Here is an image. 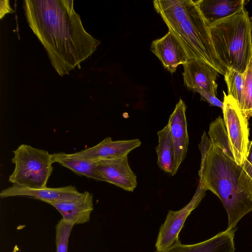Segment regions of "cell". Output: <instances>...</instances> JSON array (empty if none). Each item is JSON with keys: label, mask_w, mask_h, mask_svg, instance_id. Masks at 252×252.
<instances>
[{"label": "cell", "mask_w": 252, "mask_h": 252, "mask_svg": "<svg viewBox=\"0 0 252 252\" xmlns=\"http://www.w3.org/2000/svg\"><path fill=\"white\" fill-rule=\"evenodd\" d=\"M29 25L61 76L90 57L100 41L84 29L72 0H25Z\"/></svg>", "instance_id": "obj_1"}, {"label": "cell", "mask_w": 252, "mask_h": 252, "mask_svg": "<svg viewBox=\"0 0 252 252\" xmlns=\"http://www.w3.org/2000/svg\"><path fill=\"white\" fill-rule=\"evenodd\" d=\"M205 131L199 145L201 152L199 185L221 201L228 218L227 229L235 228L252 211V178L234 160L223 120L219 117Z\"/></svg>", "instance_id": "obj_2"}, {"label": "cell", "mask_w": 252, "mask_h": 252, "mask_svg": "<svg viewBox=\"0 0 252 252\" xmlns=\"http://www.w3.org/2000/svg\"><path fill=\"white\" fill-rule=\"evenodd\" d=\"M153 4L189 60L204 62L224 75L227 68L216 54L208 27L194 0H157Z\"/></svg>", "instance_id": "obj_3"}, {"label": "cell", "mask_w": 252, "mask_h": 252, "mask_svg": "<svg viewBox=\"0 0 252 252\" xmlns=\"http://www.w3.org/2000/svg\"><path fill=\"white\" fill-rule=\"evenodd\" d=\"M216 54L227 68L244 73L252 57L251 22L245 7L208 27Z\"/></svg>", "instance_id": "obj_4"}, {"label": "cell", "mask_w": 252, "mask_h": 252, "mask_svg": "<svg viewBox=\"0 0 252 252\" xmlns=\"http://www.w3.org/2000/svg\"><path fill=\"white\" fill-rule=\"evenodd\" d=\"M13 153L11 161L15 166L9 177V181L13 186L31 189L47 187L53 171L52 154L24 144Z\"/></svg>", "instance_id": "obj_5"}, {"label": "cell", "mask_w": 252, "mask_h": 252, "mask_svg": "<svg viewBox=\"0 0 252 252\" xmlns=\"http://www.w3.org/2000/svg\"><path fill=\"white\" fill-rule=\"evenodd\" d=\"M223 93V121L236 162L243 166L248 156L249 141L248 119L242 113L236 101Z\"/></svg>", "instance_id": "obj_6"}, {"label": "cell", "mask_w": 252, "mask_h": 252, "mask_svg": "<svg viewBox=\"0 0 252 252\" xmlns=\"http://www.w3.org/2000/svg\"><path fill=\"white\" fill-rule=\"evenodd\" d=\"M205 192L198 184L192 199L186 206L179 211H169L164 222L160 227L156 243L157 251L164 250L179 240V234L186 219L199 205Z\"/></svg>", "instance_id": "obj_7"}, {"label": "cell", "mask_w": 252, "mask_h": 252, "mask_svg": "<svg viewBox=\"0 0 252 252\" xmlns=\"http://www.w3.org/2000/svg\"><path fill=\"white\" fill-rule=\"evenodd\" d=\"M95 172L102 181L125 190L133 191L137 187V176L129 166L127 156L97 161Z\"/></svg>", "instance_id": "obj_8"}, {"label": "cell", "mask_w": 252, "mask_h": 252, "mask_svg": "<svg viewBox=\"0 0 252 252\" xmlns=\"http://www.w3.org/2000/svg\"><path fill=\"white\" fill-rule=\"evenodd\" d=\"M184 85L189 90L202 91L215 96L217 94L216 80L219 72L207 63L198 60H189L183 64Z\"/></svg>", "instance_id": "obj_9"}, {"label": "cell", "mask_w": 252, "mask_h": 252, "mask_svg": "<svg viewBox=\"0 0 252 252\" xmlns=\"http://www.w3.org/2000/svg\"><path fill=\"white\" fill-rule=\"evenodd\" d=\"M187 106L185 102L180 99L170 115L168 125L174 147V167L171 176L175 175L182 161L186 157L189 136L186 116Z\"/></svg>", "instance_id": "obj_10"}, {"label": "cell", "mask_w": 252, "mask_h": 252, "mask_svg": "<svg viewBox=\"0 0 252 252\" xmlns=\"http://www.w3.org/2000/svg\"><path fill=\"white\" fill-rule=\"evenodd\" d=\"M141 144V142L138 139L113 141L111 137H108L94 146L70 155L83 159L98 161L127 156L132 150Z\"/></svg>", "instance_id": "obj_11"}, {"label": "cell", "mask_w": 252, "mask_h": 252, "mask_svg": "<svg viewBox=\"0 0 252 252\" xmlns=\"http://www.w3.org/2000/svg\"><path fill=\"white\" fill-rule=\"evenodd\" d=\"M151 50L171 73L189 60L180 41L170 31L162 37L153 41Z\"/></svg>", "instance_id": "obj_12"}, {"label": "cell", "mask_w": 252, "mask_h": 252, "mask_svg": "<svg viewBox=\"0 0 252 252\" xmlns=\"http://www.w3.org/2000/svg\"><path fill=\"white\" fill-rule=\"evenodd\" d=\"M81 193L73 186L41 189L12 186L2 190L0 192V197L4 198L13 196H28L48 203L73 200L78 198Z\"/></svg>", "instance_id": "obj_13"}, {"label": "cell", "mask_w": 252, "mask_h": 252, "mask_svg": "<svg viewBox=\"0 0 252 252\" xmlns=\"http://www.w3.org/2000/svg\"><path fill=\"white\" fill-rule=\"evenodd\" d=\"M235 228L226 229L208 240L195 244H182L179 240L169 247L155 252H235Z\"/></svg>", "instance_id": "obj_14"}, {"label": "cell", "mask_w": 252, "mask_h": 252, "mask_svg": "<svg viewBox=\"0 0 252 252\" xmlns=\"http://www.w3.org/2000/svg\"><path fill=\"white\" fill-rule=\"evenodd\" d=\"M47 203L54 207L63 219L74 225L88 222L94 210L93 195L87 191L82 193L78 198L73 200Z\"/></svg>", "instance_id": "obj_15"}, {"label": "cell", "mask_w": 252, "mask_h": 252, "mask_svg": "<svg viewBox=\"0 0 252 252\" xmlns=\"http://www.w3.org/2000/svg\"><path fill=\"white\" fill-rule=\"evenodd\" d=\"M208 27L238 12L247 1L245 0H194Z\"/></svg>", "instance_id": "obj_16"}, {"label": "cell", "mask_w": 252, "mask_h": 252, "mask_svg": "<svg viewBox=\"0 0 252 252\" xmlns=\"http://www.w3.org/2000/svg\"><path fill=\"white\" fill-rule=\"evenodd\" d=\"M52 157L54 163L57 162L79 176L102 181L95 172L97 161L73 157L64 152L53 154Z\"/></svg>", "instance_id": "obj_17"}, {"label": "cell", "mask_w": 252, "mask_h": 252, "mask_svg": "<svg viewBox=\"0 0 252 252\" xmlns=\"http://www.w3.org/2000/svg\"><path fill=\"white\" fill-rule=\"evenodd\" d=\"M157 134L158 143L155 149L158 156V165L161 170L171 175L174 167V153L168 124L158 131Z\"/></svg>", "instance_id": "obj_18"}, {"label": "cell", "mask_w": 252, "mask_h": 252, "mask_svg": "<svg viewBox=\"0 0 252 252\" xmlns=\"http://www.w3.org/2000/svg\"><path fill=\"white\" fill-rule=\"evenodd\" d=\"M224 76L228 89L227 95L234 98L241 109L243 101L244 74L227 68Z\"/></svg>", "instance_id": "obj_19"}, {"label": "cell", "mask_w": 252, "mask_h": 252, "mask_svg": "<svg viewBox=\"0 0 252 252\" xmlns=\"http://www.w3.org/2000/svg\"><path fill=\"white\" fill-rule=\"evenodd\" d=\"M242 106L240 109L247 118L252 117V57L244 73Z\"/></svg>", "instance_id": "obj_20"}, {"label": "cell", "mask_w": 252, "mask_h": 252, "mask_svg": "<svg viewBox=\"0 0 252 252\" xmlns=\"http://www.w3.org/2000/svg\"><path fill=\"white\" fill-rule=\"evenodd\" d=\"M74 224L63 219L56 226V252H67L69 236Z\"/></svg>", "instance_id": "obj_21"}, {"label": "cell", "mask_w": 252, "mask_h": 252, "mask_svg": "<svg viewBox=\"0 0 252 252\" xmlns=\"http://www.w3.org/2000/svg\"><path fill=\"white\" fill-rule=\"evenodd\" d=\"M197 93L200 94L201 100L208 102L210 105L220 107L222 110L223 107V102L220 101L216 96L202 91H199Z\"/></svg>", "instance_id": "obj_22"}, {"label": "cell", "mask_w": 252, "mask_h": 252, "mask_svg": "<svg viewBox=\"0 0 252 252\" xmlns=\"http://www.w3.org/2000/svg\"><path fill=\"white\" fill-rule=\"evenodd\" d=\"M8 0H0V18H2L6 14L13 12Z\"/></svg>", "instance_id": "obj_23"}, {"label": "cell", "mask_w": 252, "mask_h": 252, "mask_svg": "<svg viewBox=\"0 0 252 252\" xmlns=\"http://www.w3.org/2000/svg\"><path fill=\"white\" fill-rule=\"evenodd\" d=\"M243 167L246 172L252 177V165L250 164V163L246 160L244 165Z\"/></svg>", "instance_id": "obj_24"}, {"label": "cell", "mask_w": 252, "mask_h": 252, "mask_svg": "<svg viewBox=\"0 0 252 252\" xmlns=\"http://www.w3.org/2000/svg\"><path fill=\"white\" fill-rule=\"evenodd\" d=\"M246 160L252 165V141L250 142Z\"/></svg>", "instance_id": "obj_25"}, {"label": "cell", "mask_w": 252, "mask_h": 252, "mask_svg": "<svg viewBox=\"0 0 252 252\" xmlns=\"http://www.w3.org/2000/svg\"><path fill=\"white\" fill-rule=\"evenodd\" d=\"M250 20H251V27H252L251 38H252V16L250 18Z\"/></svg>", "instance_id": "obj_26"}]
</instances>
